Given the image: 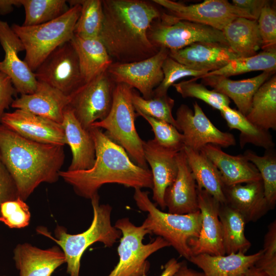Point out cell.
Wrapping results in <instances>:
<instances>
[{"instance_id": "6da1fadb", "label": "cell", "mask_w": 276, "mask_h": 276, "mask_svg": "<svg viewBox=\"0 0 276 276\" xmlns=\"http://www.w3.org/2000/svg\"><path fill=\"white\" fill-rule=\"evenodd\" d=\"M104 19L99 39L113 62L129 63L157 53L147 36L162 15L153 2L143 0H102Z\"/></svg>"}, {"instance_id": "7a4b0ae2", "label": "cell", "mask_w": 276, "mask_h": 276, "mask_svg": "<svg viewBox=\"0 0 276 276\" xmlns=\"http://www.w3.org/2000/svg\"><path fill=\"white\" fill-rule=\"evenodd\" d=\"M96 158L87 170L60 171L59 177L71 185L79 196L91 199L107 183H117L128 188H153L151 171L132 161L125 149L110 139L102 130L91 127Z\"/></svg>"}, {"instance_id": "3957f363", "label": "cell", "mask_w": 276, "mask_h": 276, "mask_svg": "<svg viewBox=\"0 0 276 276\" xmlns=\"http://www.w3.org/2000/svg\"><path fill=\"white\" fill-rule=\"evenodd\" d=\"M0 154L24 200L40 183L58 180L65 158L63 146L28 140L1 124Z\"/></svg>"}, {"instance_id": "277c9868", "label": "cell", "mask_w": 276, "mask_h": 276, "mask_svg": "<svg viewBox=\"0 0 276 276\" xmlns=\"http://www.w3.org/2000/svg\"><path fill=\"white\" fill-rule=\"evenodd\" d=\"M99 199L98 193L90 199L93 219L90 226L82 233L70 234L64 227L57 225L55 238L42 227L36 229L38 233L50 238L59 245L64 254L67 273L70 276H79L81 259L89 246L99 242L110 247L121 237V232L111 224L112 207L108 204H100Z\"/></svg>"}, {"instance_id": "5b68a950", "label": "cell", "mask_w": 276, "mask_h": 276, "mask_svg": "<svg viewBox=\"0 0 276 276\" xmlns=\"http://www.w3.org/2000/svg\"><path fill=\"white\" fill-rule=\"evenodd\" d=\"M134 189L133 198L141 210L148 212L141 225L152 234L167 241L178 253L189 260L193 256L189 242L196 239L201 226L200 211L186 214L166 213L149 199V192Z\"/></svg>"}, {"instance_id": "8992f818", "label": "cell", "mask_w": 276, "mask_h": 276, "mask_svg": "<svg viewBox=\"0 0 276 276\" xmlns=\"http://www.w3.org/2000/svg\"><path fill=\"white\" fill-rule=\"evenodd\" d=\"M67 2L68 10L53 20L32 26L16 24L11 26L25 47L24 61L33 72L51 52L70 41L74 35L81 7L75 0Z\"/></svg>"}, {"instance_id": "52a82bcc", "label": "cell", "mask_w": 276, "mask_h": 276, "mask_svg": "<svg viewBox=\"0 0 276 276\" xmlns=\"http://www.w3.org/2000/svg\"><path fill=\"white\" fill-rule=\"evenodd\" d=\"M132 90L126 84L116 83L109 113L104 119L94 123L90 128L105 129L106 134L122 147L134 163L148 169L144 155L143 141L135 126L138 115L132 102Z\"/></svg>"}, {"instance_id": "ba28073f", "label": "cell", "mask_w": 276, "mask_h": 276, "mask_svg": "<svg viewBox=\"0 0 276 276\" xmlns=\"http://www.w3.org/2000/svg\"><path fill=\"white\" fill-rule=\"evenodd\" d=\"M114 226L122 233L117 251L119 260L108 276H142L149 268L147 259L157 250L170 244L157 237L153 242L143 244L145 235L150 234L142 225L137 226L128 218L117 220Z\"/></svg>"}, {"instance_id": "9c48e42d", "label": "cell", "mask_w": 276, "mask_h": 276, "mask_svg": "<svg viewBox=\"0 0 276 276\" xmlns=\"http://www.w3.org/2000/svg\"><path fill=\"white\" fill-rule=\"evenodd\" d=\"M147 36L155 48L169 51L181 49L197 42H215L228 46L221 31L202 24L178 20L167 13L162 14L153 21Z\"/></svg>"}, {"instance_id": "30bf717a", "label": "cell", "mask_w": 276, "mask_h": 276, "mask_svg": "<svg viewBox=\"0 0 276 276\" xmlns=\"http://www.w3.org/2000/svg\"><path fill=\"white\" fill-rule=\"evenodd\" d=\"M115 85L106 71L83 84L70 96L68 106L84 128L89 130L94 123L108 116Z\"/></svg>"}, {"instance_id": "8fae6325", "label": "cell", "mask_w": 276, "mask_h": 276, "mask_svg": "<svg viewBox=\"0 0 276 276\" xmlns=\"http://www.w3.org/2000/svg\"><path fill=\"white\" fill-rule=\"evenodd\" d=\"M152 2L165 8L176 19L206 25L221 31L238 17L254 19L247 11L226 0H205L188 5L171 0Z\"/></svg>"}, {"instance_id": "7c38bea8", "label": "cell", "mask_w": 276, "mask_h": 276, "mask_svg": "<svg viewBox=\"0 0 276 276\" xmlns=\"http://www.w3.org/2000/svg\"><path fill=\"white\" fill-rule=\"evenodd\" d=\"M44 82L70 96L85 82L78 58L70 41L55 49L34 72Z\"/></svg>"}, {"instance_id": "4fadbf2b", "label": "cell", "mask_w": 276, "mask_h": 276, "mask_svg": "<svg viewBox=\"0 0 276 276\" xmlns=\"http://www.w3.org/2000/svg\"><path fill=\"white\" fill-rule=\"evenodd\" d=\"M193 111L188 105L182 104L176 113L175 120L178 130L182 132L185 147L200 151L208 144L223 148L236 145L234 135L218 129L196 101L193 104Z\"/></svg>"}, {"instance_id": "5bb4252c", "label": "cell", "mask_w": 276, "mask_h": 276, "mask_svg": "<svg viewBox=\"0 0 276 276\" xmlns=\"http://www.w3.org/2000/svg\"><path fill=\"white\" fill-rule=\"evenodd\" d=\"M169 53V50L160 48L154 55L143 60L113 62L107 73L115 83H124L135 88L143 98L148 99L163 80L162 64Z\"/></svg>"}, {"instance_id": "9a60e30c", "label": "cell", "mask_w": 276, "mask_h": 276, "mask_svg": "<svg viewBox=\"0 0 276 276\" xmlns=\"http://www.w3.org/2000/svg\"><path fill=\"white\" fill-rule=\"evenodd\" d=\"M0 44L5 52L4 58L0 61V72L10 78L17 93H33L38 82L35 74L18 57V53L25 51L24 44L8 22L1 20Z\"/></svg>"}, {"instance_id": "2e32d148", "label": "cell", "mask_w": 276, "mask_h": 276, "mask_svg": "<svg viewBox=\"0 0 276 276\" xmlns=\"http://www.w3.org/2000/svg\"><path fill=\"white\" fill-rule=\"evenodd\" d=\"M1 124L22 137L36 142L58 145L66 144L62 124L29 111L16 109L5 112Z\"/></svg>"}, {"instance_id": "e0dca14e", "label": "cell", "mask_w": 276, "mask_h": 276, "mask_svg": "<svg viewBox=\"0 0 276 276\" xmlns=\"http://www.w3.org/2000/svg\"><path fill=\"white\" fill-rule=\"evenodd\" d=\"M198 203L201 215L198 237L189 242L193 256L207 254L225 255L218 214L220 202L205 190L197 186Z\"/></svg>"}, {"instance_id": "ac0fdd59", "label": "cell", "mask_w": 276, "mask_h": 276, "mask_svg": "<svg viewBox=\"0 0 276 276\" xmlns=\"http://www.w3.org/2000/svg\"><path fill=\"white\" fill-rule=\"evenodd\" d=\"M144 155L151 167L153 179L152 199L162 210L166 208L164 194L174 181L178 171L177 155L179 152L164 148L154 139L143 142Z\"/></svg>"}, {"instance_id": "d6986e66", "label": "cell", "mask_w": 276, "mask_h": 276, "mask_svg": "<svg viewBox=\"0 0 276 276\" xmlns=\"http://www.w3.org/2000/svg\"><path fill=\"white\" fill-rule=\"evenodd\" d=\"M169 56L191 68L206 73L218 70L239 58L228 46L208 42H197L169 51Z\"/></svg>"}, {"instance_id": "ffe728a7", "label": "cell", "mask_w": 276, "mask_h": 276, "mask_svg": "<svg viewBox=\"0 0 276 276\" xmlns=\"http://www.w3.org/2000/svg\"><path fill=\"white\" fill-rule=\"evenodd\" d=\"M176 177L166 190L164 201L168 213L186 214L199 211L197 184L188 165L183 150L177 155Z\"/></svg>"}, {"instance_id": "44dd1931", "label": "cell", "mask_w": 276, "mask_h": 276, "mask_svg": "<svg viewBox=\"0 0 276 276\" xmlns=\"http://www.w3.org/2000/svg\"><path fill=\"white\" fill-rule=\"evenodd\" d=\"M70 96L42 82L38 81L35 91L20 95L11 106L49 119L62 124L65 109L69 104Z\"/></svg>"}, {"instance_id": "7402d4cb", "label": "cell", "mask_w": 276, "mask_h": 276, "mask_svg": "<svg viewBox=\"0 0 276 276\" xmlns=\"http://www.w3.org/2000/svg\"><path fill=\"white\" fill-rule=\"evenodd\" d=\"M13 259L20 276H51L66 263L64 254L58 246L42 249L28 243L16 246Z\"/></svg>"}, {"instance_id": "603a6c76", "label": "cell", "mask_w": 276, "mask_h": 276, "mask_svg": "<svg viewBox=\"0 0 276 276\" xmlns=\"http://www.w3.org/2000/svg\"><path fill=\"white\" fill-rule=\"evenodd\" d=\"M226 204L237 211L246 223L255 222L270 210L262 180L225 186Z\"/></svg>"}, {"instance_id": "cb8c5ba5", "label": "cell", "mask_w": 276, "mask_h": 276, "mask_svg": "<svg viewBox=\"0 0 276 276\" xmlns=\"http://www.w3.org/2000/svg\"><path fill=\"white\" fill-rule=\"evenodd\" d=\"M66 144L70 147L72 160L67 170L78 171L91 168L95 163V143L89 130L84 128L70 107L65 109L62 123Z\"/></svg>"}, {"instance_id": "d4e9b609", "label": "cell", "mask_w": 276, "mask_h": 276, "mask_svg": "<svg viewBox=\"0 0 276 276\" xmlns=\"http://www.w3.org/2000/svg\"><path fill=\"white\" fill-rule=\"evenodd\" d=\"M274 74L275 72L264 71L254 77L241 80H233L219 75L204 76L200 79L205 86H209L232 99L237 110L246 116L250 109L255 93Z\"/></svg>"}, {"instance_id": "484cf974", "label": "cell", "mask_w": 276, "mask_h": 276, "mask_svg": "<svg viewBox=\"0 0 276 276\" xmlns=\"http://www.w3.org/2000/svg\"><path fill=\"white\" fill-rule=\"evenodd\" d=\"M218 169L225 186L262 180L256 167L243 154L230 155L221 147L208 144L201 150Z\"/></svg>"}, {"instance_id": "4316f807", "label": "cell", "mask_w": 276, "mask_h": 276, "mask_svg": "<svg viewBox=\"0 0 276 276\" xmlns=\"http://www.w3.org/2000/svg\"><path fill=\"white\" fill-rule=\"evenodd\" d=\"M262 254V250L250 255L242 252L223 256L201 254L189 260L202 269L204 276H240L254 266Z\"/></svg>"}, {"instance_id": "83f0119b", "label": "cell", "mask_w": 276, "mask_h": 276, "mask_svg": "<svg viewBox=\"0 0 276 276\" xmlns=\"http://www.w3.org/2000/svg\"><path fill=\"white\" fill-rule=\"evenodd\" d=\"M70 42L77 53L85 83L106 71L113 62L99 38H83L74 34Z\"/></svg>"}, {"instance_id": "f1b7e54d", "label": "cell", "mask_w": 276, "mask_h": 276, "mask_svg": "<svg viewBox=\"0 0 276 276\" xmlns=\"http://www.w3.org/2000/svg\"><path fill=\"white\" fill-rule=\"evenodd\" d=\"M228 47L239 57L254 56L261 48L257 20L238 17L222 31Z\"/></svg>"}, {"instance_id": "f546056e", "label": "cell", "mask_w": 276, "mask_h": 276, "mask_svg": "<svg viewBox=\"0 0 276 276\" xmlns=\"http://www.w3.org/2000/svg\"><path fill=\"white\" fill-rule=\"evenodd\" d=\"M183 150L197 186L205 190L221 203H225V185L215 165L200 151L187 147Z\"/></svg>"}, {"instance_id": "4dcf8cb0", "label": "cell", "mask_w": 276, "mask_h": 276, "mask_svg": "<svg viewBox=\"0 0 276 276\" xmlns=\"http://www.w3.org/2000/svg\"><path fill=\"white\" fill-rule=\"evenodd\" d=\"M254 124L266 130H276V76L273 74L254 94L245 116Z\"/></svg>"}, {"instance_id": "1f68e13d", "label": "cell", "mask_w": 276, "mask_h": 276, "mask_svg": "<svg viewBox=\"0 0 276 276\" xmlns=\"http://www.w3.org/2000/svg\"><path fill=\"white\" fill-rule=\"evenodd\" d=\"M218 216L225 255L245 254L250 248L251 243L244 234L246 223L242 216L226 203H220Z\"/></svg>"}, {"instance_id": "d6a6232c", "label": "cell", "mask_w": 276, "mask_h": 276, "mask_svg": "<svg viewBox=\"0 0 276 276\" xmlns=\"http://www.w3.org/2000/svg\"><path fill=\"white\" fill-rule=\"evenodd\" d=\"M220 112L230 129L240 131L241 148L247 144L263 148L265 150L274 148L275 144L269 131L254 124L239 110L229 106L224 107Z\"/></svg>"}, {"instance_id": "836d02e7", "label": "cell", "mask_w": 276, "mask_h": 276, "mask_svg": "<svg viewBox=\"0 0 276 276\" xmlns=\"http://www.w3.org/2000/svg\"><path fill=\"white\" fill-rule=\"evenodd\" d=\"M275 70L276 50L262 51L254 56L234 59L222 68L202 76L219 75L228 78L253 71L275 72Z\"/></svg>"}, {"instance_id": "e575fe53", "label": "cell", "mask_w": 276, "mask_h": 276, "mask_svg": "<svg viewBox=\"0 0 276 276\" xmlns=\"http://www.w3.org/2000/svg\"><path fill=\"white\" fill-rule=\"evenodd\" d=\"M25 12L22 26H32L53 20L70 9L65 0H21Z\"/></svg>"}, {"instance_id": "d590c367", "label": "cell", "mask_w": 276, "mask_h": 276, "mask_svg": "<svg viewBox=\"0 0 276 276\" xmlns=\"http://www.w3.org/2000/svg\"><path fill=\"white\" fill-rule=\"evenodd\" d=\"M244 156L258 170L263 184L264 194L270 209L276 203V153L275 149L266 150L263 156L246 150Z\"/></svg>"}, {"instance_id": "8d00e7d4", "label": "cell", "mask_w": 276, "mask_h": 276, "mask_svg": "<svg viewBox=\"0 0 276 276\" xmlns=\"http://www.w3.org/2000/svg\"><path fill=\"white\" fill-rule=\"evenodd\" d=\"M132 102L138 116L146 115L167 122L178 129L176 121L172 115L175 101L168 94L162 96L153 95L151 98L145 99L133 89Z\"/></svg>"}, {"instance_id": "74e56055", "label": "cell", "mask_w": 276, "mask_h": 276, "mask_svg": "<svg viewBox=\"0 0 276 276\" xmlns=\"http://www.w3.org/2000/svg\"><path fill=\"white\" fill-rule=\"evenodd\" d=\"M81 7L74 34L83 38H99L104 19L102 0H75Z\"/></svg>"}, {"instance_id": "f35d334b", "label": "cell", "mask_w": 276, "mask_h": 276, "mask_svg": "<svg viewBox=\"0 0 276 276\" xmlns=\"http://www.w3.org/2000/svg\"><path fill=\"white\" fill-rule=\"evenodd\" d=\"M172 86L183 98H197L219 111L225 106H229L231 101L228 97L213 89L209 90L204 85L192 79L175 83Z\"/></svg>"}, {"instance_id": "ab89813d", "label": "cell", "mask_w": 276, "mask_h": 276, "mask_svg": "<svg viewBox=\"0 0 276 276\" xmlns=\"http://www.w3.org/2000/svg\"><path fill=\"white\" fill-rule=\"evenodd\" d=\"M164 78L160 84L153 90V95L162 96L168 94L169 87L175 82L186 77H194L193 80L200 79L207 73L199 71L181 64L169 56L165 59L162 64Z\"/></svg>"}, {"instance_id": "60d3db41", "label": "cell", "mask_w": 276, "mask_h": 276, "mask_svg": "<svg viewBox=\"0 0 276 276\" xmlns=\"http://www.w3.org/2000/svg\"><path fill=\"white\" fill-rule=\"evenodd\" d=\"M151 126L154 134L153 139L160 146L177 152L185 147L183 134L173 125L149 116L141 114Z\"/></svg>"}, {"instance_id": "b9f144b4", "label": "cell", "mask_w": 276, "mask_h": 276, "mask_svg": "<svg viewBox=\"0 0 276 276\" xmlns=\"http://www.w3.org/2000/svg\"><path fill=\"white\" fill-rule=\"evenodd\" d=\"M31 214L28 204L19 197L5 201L0 206V222L10 228H21L29 224Z\"/></svg>"}, {"instance_id": "7bdbcfd3", "label": "cell", "mask_w": 276, "mask_h": 276, "mask_svg": "<svg viewBox=\"0 0 276 276\" xmlns=\"http://www.w3.org/2000/svg\"><path fill=\"white\" fill-rule=\"evenodd\" d=\"M262 254L254 266L267 276H276V221L270 223L264 240Z\"/></svg>"}, {"instance_id": "ee69618b", "label": "cell", "mask_w": 276, "mask_h": 276, "mask_svg": "<svg viewBox=\"0 0 276 276\" xmlns=\"http://www.w3.org/2000/svg\"><path fill=\"white\" fill-rule=\"evenodd\" d=\"M263 51L276 50V11L269 2L261 10L257 19Z\"/></svg>"}, {"instance_id": "f6af8a7d", "label": "cell", "mask_w": 276, "mask_h": 276, "mask_svg": "<svg viewBox=\"0 0 276 276\" xmlns=\"http://www.w3.org/2000/svg\"><path fill=\"white\" fill-rule=\"evenodd\" d=\"M18 197L15 182L4 164L0 154V206L2 203Z\"/></svg>"}, {"instance_id": "bcb514c9", "label": "cell", "mask_w": 276, "mask_h": 276, "mask_svg": "<svg viewBox=\"0 0 276 276\" xmlns=\"http://www.w3.org/2000/svg\"><path fill=\"white\" fill-rule=\"evenodd\" d=\"M17 93L10 78L0 72V120L5 110L11 105L13 96Z\"/></svg>"}, {"instance_id": "7dc6e473", "label": "cell", "mask_w": 276, "mask_h": 276, "mask_svg": "<svg viewBox=\"0 0 276 276\" xmlns=\"http://www.w3.org/2000/svg\"><path fill=\"white\" fill-rule=\"evenodd\" d=\"M269 2L267 0H233L232 3L247 11L254 19L257 20L262 9Z\"/></svg>"}, {"instance_id": "c3c4849f", "label": "cell", "mask_w": 276, "mask_h": 276, "mask_svg": "<svg viewBox=\"0 0 276 276\" xmlns=\"http://www.w3.org/2000/svg\"><path fill=\"white\" fill-rule=\"evenodd\" d=\"M181 264L175 258H171L165 265L164 269L159 276H174ZM142 276H147L144 274Z\"/></svg>"}, {"instance_id": "681fc988", "label": "cell", "mask_w": 276, "mask_h": 276, "mask_svg": "<svg viewBox=\"0 0 276 276\" xmlns=\"http://www.w3.org/2000/svg\"><path fill=\"white\" fill-rule=\"evenodd\" d=\"M21 6V0H0V15L11 13L14 7Z\"/></svg>"}, {"instance_id": "f907efd6", "label": "cell", "mask_w": 276, "mask_h": 276, "mask_svg": "<svg viewBox=\"0 0 276 276\" xmlns=\"http://www.w3.org/2000/svg\"><path fill=\"white\" fill-rule=\"evenodd\" d=\"M174 276H204V275L202 272H198L189 268L186 263L182 261Z\"/></svg>"}, {"instance_id": "816d5d0a", "label": "cell", "mask_w": 276, "mask_h": 276, "mask_svg": "<svg viewBox=\"0 0 276 276\" xmlns=\"http://www.w3.org/2000/svg\"><path fill=\"white\" fill-rule=\"evenodd\" d=\"M240 276H267L262 271L257 269L254 266L249 268L244 273Z\"/></svg>"}]
</instances>
